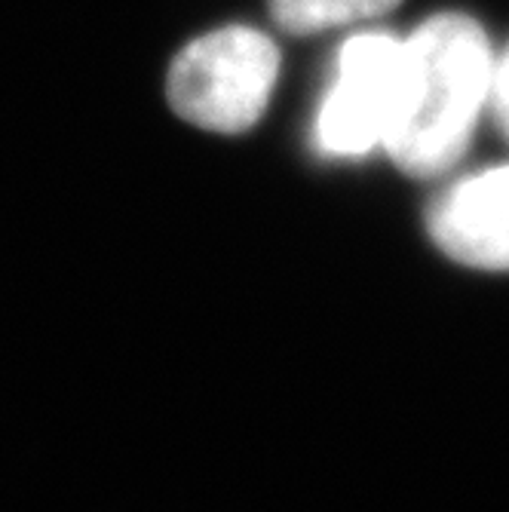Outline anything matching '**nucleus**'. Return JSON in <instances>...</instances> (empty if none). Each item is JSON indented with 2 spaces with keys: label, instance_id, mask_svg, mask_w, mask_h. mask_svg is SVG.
Wrapping results in <instances>:
<instances>
[{
  "label": "nucleus",
  "instance_id": "nucleus-1",
  "mask_svg": "<svg viewBox=\"0 0 509 512\" xmlns=\"http://www.w3.org/2000/svg\"><path fill=\"white\" fill-rule=\"evenodd\" d=\"M494 50L464 13H439L402 40V71L384 154L408 175L430 178L467 154L488 114Z\"/></svg>",
  "mask_w": 509,
  "mask_h": 512
},
{
  "label": "nucleus",
  "instance_id": "nucleus-2",
  "mask_svg": "<svg viewBox=\"0 0 509 512\" xmlns=\"http://www.w3.org/2000/svg\"><path fill=\"white\" fill-rule=\"evenodd\" d=\"M280 77L276 43L249 25H227L188 43L166 77L172 111L209 132L252 129Z\"/></svg>",
  "mask_w": 509,
  "mask_h": 512
},
{
  "label": "nucleus",
  "instance_id": "nucleus-3",
  "mask_svg": "<svg viewBox=\"0 0 509 512\" xmlns=\"http://www.w3.org/2000/svg\"><path fill=\"white\" fill-rule=\"evenodd\" d=\"M402 71V40L393 34H353L338 53L335 80L322 96L313 142L326 157L353 160L384 148Z\"/></svg>",
  "mask_w": 509,
  "mask_h": 512
},
{
  "label": "nucleus",
  "instance_id": "nucleus-4",
  "mask_svg": "<svg viewBox=\"0 0 509 512\" xmlns=\"http://www.w3.org/2000/svg\"><path fill=\"white\" fill-rule=\"evenodd\" d=\"M430 237L476 270H509V163L460 178L433 203Z\"/></svg>",
  "mask_w": 509,
  "mask_h": 512
},
{
  "label": "nucleus",
  "instance_id": "nucleus-5",
  "mask_svg": "<svg viewBox=\"0 0 509 512\" xmlns=\"http://www.w3.org/2000/svg\"><path fill=\"white\" fill-rule=\"evenodd\" d=\"M270 16L289 34H319L329 28L372 22L399 0H267Z\"/></svg>",
  "mask_w": 509,
  "mask_h": 512
},
{
  "label": "nucleus",
  "instance_id": "nucleus-6",
  "mask_svg": "<svg viewBox=\"0 0 509 512\" xmlns=\"http://www.w3.org/2000/svg\"><path fill=\"white\" fill-rule=\"evenodd\" d=\"M488 117L509 142V46L503 53H494L491 86H488Z\"/></svg>",
  "mask_w": 509,
  "mask_h": 512
}]
</instances>
